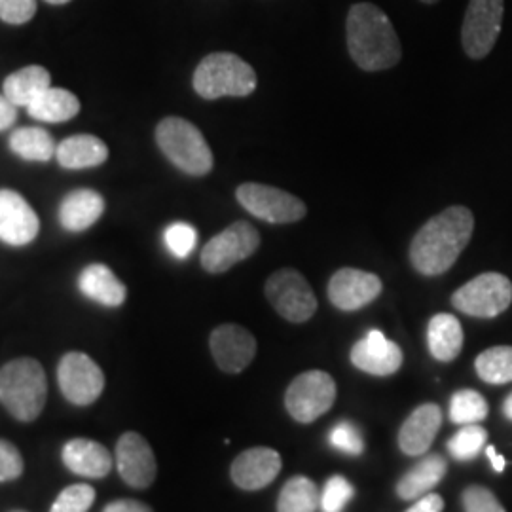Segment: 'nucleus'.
Returning a JSON list of instances; mask_svg holds the SVG:
<instances>
[{"instance_id":"f257e3e1","label":"nucleus","mask_w":512,"mask_h":512,"mask_svg":"<svg viewBox=\"0 0 512 512\" xmlns=\"http://www.w3.org/2000/svg\"><path fill=\"white\" fill-rule=\"evenodd\" d=\"M475 232L471 209L452 205L427 220L410 245V262L423 275L446 274L469 245Z\"/></svg>"},{"instance_id":"f03ea898","label":"nucleus","mask_w":512,"mask_h":512,"mask_svg":"<svg viewBox=\"0 0 512 512\" xmlns=\"http://www.w3.org/2000/svg\"><path fill=\"white\" fill-rule=\"evenodd\" d=\"M346 31L351 59L363 71H387L401 61V40L391 19L378 6L370 2L353 4L349 8Z\"/></svg>"},{"instance_id":"7ed1b4c3","label":"nucleus","mask_w":512,"mask_h":512,"mask_svg":"<svg viewBox=\"0 0 512 512\" xmlns=\"http://www.w3.org/2000/svg\"><path fill=\"white\" fill-rule=\"evenodd\" d=\"M46 395L48 382L37 359L21 357L0 368V403L16 420H37Z\"/></svg>"},{"instance_id":"20e7f679","label":"nucleus","mask_w":512,"mask_h":512,"mask_svg":"<svg viewBox=\"0 0 512 512\" xmlns=\"http://www.w3.org/2000/svg\"><path fill=\"white\" fill-rule=\"evenodd\" d=\"M156 143L165 158L188 175L202 177L213 169V152L202 131L184 118H164L156 128Z\"/></svg>"},{"instance_id":"39448f33","label":"nucleus","mask_w":512,"mask_h":512,"mask_svg":"<svg viewBox=\"0 0 512 512\" xmlns=\"http://www.w3.org/2000/svg\"><path fill=\"white\" fill-rule=\"evenodd\" d=\"M255 88V69L228 52L207 55L194 73V90L211 101L220 97H247Z\"/></svg>"},{"instance_id":"423d86ee","label":"nucleus","mask_w":512,"mask_h":512,"mask_svg":"<svg viewBox=\"0 0 512 512\" xmlns=\"http://www.w3.org/2000/svg\"><path fill=\"white\" fill-rule=\"evenodd\" d=\"M336 395V382L329 372L308 370L296 376L287 387L285 406L298 423H313L329 412Z\"/></svg>"},{"instance_id":"0eeeda50","label":"nucleus","mask_w":512,"mask_h":512,"mask_svg":"<svg viewBox=\"0 0 512 512\" xmlns=\"http://www.w3.org/2000/svg\"><path fill=\"white\" fill-rule=\"evenodd\" d=\"M511 302V279L495 272L478 275L452 296V306L456 310L480 319L501 315L503 311L509 310Z\"/></svg>"},{"instance_id":"6e6552de","label":"nucleus","mask_w":512,"mask_h":512,"mask_svg":"<svg viewBox=\"0 0 512 512\" xmlns=\"http://www.w3.org/2000/svg\"><path fill=\"white\" fill-rule=\"evenodd\" d=\"M264 291L272 308L291 323H306L317 311V298L308 279L293 268L270 275Z\"/></svg>"},{"instance_id":"1a4fd4ad","label":"nucleus","mask_w":512,"mask_h":512,"mask_svg":"<svg viewBox=\"0 0 512 512\" xmlns=\"http://www.w3.org/2000/svg\"><path fill=\"white\" fill-rule=\"evenodd\" d=\"M236 198L245 211L270 224H293L304 219L308 213L306 203L300 198L268 184H241L236 190Z\"/></svg>"},{"instance_id":"9d476101","label":"nucleus","mask_w":512,"mask_h":512,"mask_svg":"<svg viewBox=\"0 0 512 512\" xmlns=\"http://www.w3.org/2000/svg\"><path fill=\"white\" fill-rule=\"evenodd\" d=\"M260 247L255 226L238 220L211 239L202 251V266L209 274H224L238 262L253 256Z\"/></svg>"},{"instance_id":"9b49d317","label":"nucleus","mask_w":512,"mask_h":512,"mask_svg":"<svg viewBox=\"0 0 512 512\" xmlns=\"http://www.w3.org/2000/svg\"><path fill=\"white\" fill-rule=\"evenodd\" d=\"M505 14L503 0H471L461 27L463 50L471 59H482L494 50Z\"/></svg>"},{"instance_id":"f8f14e48","label":"nucleus","mask_w":512,"mask_h":512,"mask_svg":"<svg viewBox=\"0 0 512 512\" xmlns=\"http://www.w3.org/2000/svg\"><path fill=\"white\" fill-rule=\"evenodd\" d=\"M57 382L69 403L88 406L101 397L105 389V374L92 357L73 351L59 361Z\"/></svg>"},{"instance_id":"ddd939ff","label":"nucleus","mask_w":512,"mask_h":512,"mask_svg":"<svg viewBox=\"0 0 512 512\" xmlns=\"http://www.w3.org/2000/svg\"><path fill=\"white\" fill-rule=\"evenodd\" d=\"M384 291L382 279L357 268H342L330 277L329 300L342 311H357L372 304Z\"/></svg>"},{"instance_id":"4468645a","label":"nucleus","mask_w":512,"mask_h":512,"mask_svg":"<svg viewBox=\"0 0 512 512\" xmlns=\"http://www.w3.org/2000/svg\"><path fill=\"white\" fill-rule=\"evenodd\" d=\"M116 465L122 480L135 488L145 490L152 486L158 473L156 456L145 437L139 433H124L116 444Z\"/></svg>"},{"instance_id":"2eb2a0df","label":"nucleus","mask_w":512,"mask_h":512,"mask_svg":"<svg viewBox=\"0 0 512 512\" xmlns=\"http://www.w3.org/2000/svg\"><path fill=\"white\" fill-rule=\"evenodd\" d=\"M211 353L222 372L239 374L253 363L256 355L255 336L239 325H220L209 338Z\"/></svg>"},{"instance_id":"dca6fc26","label":"nucleus","mask_w":512,"mask_h":512,"mask_svg":"<svg viewBox=\"0 0 512 512\" xmlns=\"http://www.w3.org/2000/svg\"><path fill=\"white\" fill-rule=\"evenodd\" d=\"M40 230L37 213L14 190H0V241L23 247L35 241Z\"/></svg>"},{"instance_id":"f3484780","label":"nucleus","mask_w":512,"mask_h":512,"mask_svg":"<svg viewBox=\"0 0 512 512\" xmlns=\"http://www.w3.org/2000/svg\"><path fill=\"white\" fill-rule=\"evenodd\" d=\"M349 359L366 374L391 376L403 366V349L387 340L382 330H370L353 346Z\"/></svg>"},{"instance_id":"a211bd4d","label":"nucleus","mask_w":512,"mask_h":512,"mask_svg":"<svg viewBox=\"0 0 512 512\" xmlns=\"http://www.w3.org/2000/svg\"><path fill=\"white\" fill-rule=\"evenodd\" d=\"M281 465L283 463L277 450L258 446L241 452L238 458L234 459L230 475L234 484L241 490L256 492L274 482L281 473Z\"/></svg>"},{"instance_id":"6ab92c4d","label":"nucleus","mask_w":512,"mask_h":512,"mask_svg":"<svg viewBox=\"0 0 512 512\" xmlns=\"http://www.w3.org/2000/svg\"><path fill=\"white\" fill-rule=\"evenodd\" d=\"M442 425V410L439 404L425 403L418 406L399 431V448L406 456L425 454Z\"/></svg>"},{"instance_id":"aec40b11","label":"nucleus","mask_w":512,"mask_h":512,"mask_svg":"<svg viewBox=\"0 0 512 512\" xmlns=\"http://www.w3.org/2000/svg\"><path fill=\"white\" fill-rule=\"evenodd\" d=\"M61 459L69 471L74 475L86 476V478H103L112 469V456L109 450L88 439L69 440L63 446Z\"/></svg>"},{"instance_id":"412c9836","label":"nucleus","mask_w":512,"mask_h":512,"mask_svg":"<svg viewBox=\"0 0 512 512\" xmlns=\"http://www.w3.org/2000/svg\"><path fill=\"white\" fill-rule=\"evenodd\" d=\"M105 213V200L99 192L82 188L73 190L59 205V222L67 232H84Z\"/></svg>"},{"instance_id":"4be33fe9","label":"nucleus","mask_w":512,"mask_h":512,"mask_svg":"<svg viewBox=\"0 0 512 512\" xmlns=\"http://www.w3.org/2000/svg\"><path fill=\"white\" fill-rule=\"evenodd\" d=\"M78 289L93 302L118 308L126 302V285L105 264H90L78 275Z\"/></svg>"},{"instance_id":"5701e85b","label":"nucleus","mask_w":512,"mask_h":512,"mask_svg":"<svg viewBox=\"0 0 512 512\" xmlns=\"http://www.w3.org/2000/svg\"><path fill=\"white\" fill-rule=\"evenodd\" d=\"M427 346L440 363L454 361L463 349V329L458 317L452 313H437L427 325Z\"/></svg>"},{"instance_id":"b1692460","label":"nucleus","mask_w":512,"mask_h":512,"mask_svg":"<svg viewBox=\"0 0 512 512\" xmlns=\"http://www.w3.org/2000/svg\"><path fill=\"white\" fill-rule=\"evenodd\" d=\"M55 158L65 169H88L105 164L109 148L93 135H73L57 145Z\"/></svg>"},{"instance_id":"393cba45","label":"nucleus","mask_w":512,"mask_h":512,"mask_svg":"<svg viewBox=\"0 0 512 512\" xmlns=\"http://www.w3.org/2000/svg\"><path fill=\"white\" fill-rule=\"evenodd\" d=\"M448 463L439 454H429L418 461L397 484V495L404 501L420 499L421 495L429 494L442 478L446 476Z\"/></svg>"},{"instance_id":"a878e982","label":"nucleus","mask_w":512,"mask_h":512,"mask_svg":"<svg viewBox=\"0 0 512 512\" xmlns=\"http://www.w3.org/2000/svg\"><path fill=\"white\" fill-rule=\"evenodd\" d=\"M50 86H52L50 73L40 65H29L19 69L18 73L10 74L4 80V95L16 107H29L38 95L46 92Z\"/></svg>"},{"instance_id":"bb28decb","label":"nucleus","mask_w":512,"mask_h":512,"mask_svg":"<svg viewBox=\"0 0 512 512\" xmlns=\"http://www.w3.org/2000/svg\"><path fill=\"white\" fill-rule=\"evenodd\" d=\"M27 110L35 120L48 122V124H59V122L71 120L80 112V101L74 93L50 86L46 92L38 95L37 99L27 107Z\"/></svg>"},{"instance_id":"cd10ccee","label":"nucleus","mask_w":512,"mask_h":512,"mask_svg":"<svg viewBox=\"0 0 512 512\" xmlns=\"http://www.w3.org/2000/svg\"><path fill=\"white\" fill-rule=\"evenodd\" d=\"M10 150L27 162H50L57 152L54 137L42 128H19L10 135Z\"/></svg>"},{"instance_id":"c85d7f7f","label":"nucleus","mask_w":512,"mask_h":512,"mask_svg":"<svg viewBox=\"0 0 512 512\" xmlns=\"http://www.w3.org/2000/svg\"><path fill=\"white\" fill-rule=\"evenodd\" d=\"M321 507V494L308 476H293L283 486L277 499V512H317Z\"/></svg>"},{"instance_id":"c756f323","label":"nucleus","mask_w":512,"mask_h":512,"mask_svg":"<svg viewBox=\"0 0 512 512\" xmlns=\"http://www.w3.org/2000/svg\"><path fill=\"white\" fill-rule=\"evenodd\" d=\"M476 374L486 384L512 382V346H495L482 351L475 361Z\"/></svg>"},{"instance_id":"7c9ffc66","label":"nucleus","mask_w":512,"mask_h":512,"mask_svg":"<svg viewBox=\"0 0 512 512\" xmlns=\"http://www.w3.org/2000/svg\"><path fill=\"white\" fill-rule=\"evenodd\" d=\"M488 403L486 399L473 389L456 391L450 401V420L458 425H473L488 418Z\"/></svg>"},{"instance_id":"2f4dec72","label":"nucleus","mask_w":512,"mask_h":512,"mask_svg":"<svg viewBox=\"0 0 512 512\" xmlns=\"http://www.w3.org/2000/svg\"><path fill=\"white\" fill-rule=\"evenodd\" d=\"M488 431L478 423L463 425L458 433L448 440V452L458 461L475 459L486 446Z\"/></svg>"},{"instance_id":"473e14b6","label":"nucleus","mask_w":512,"mask_h":512,"mask_svg":"<svg viewBox=\"0 0 512 512\" xmlns=\"http://www.w3.org/2000/svg\"><path fill=\"white\" fill-rule=\"evenodd\" d=\"M164 241L175 258H188L198 245V232L188 222H173L165 230Z\"/></svg>"},{"instance_id":"72a5a7b5","label":"nucleus","mask_w":512,"mask_h":512,"mask_svg":"<svg viewBox=\"0 0 512 512\" xmlns=\"http://www.w3.org/2000/svg\"><path fill=\"white\" fill-rule=\"evenodd\" d=\"M95 501V490L88 484H74L57 495L50 512H88Z\"/></svg>"},{"instance_id":"f704fd0d","label":"nucleus","mask_w":512,"mask_h":512,"mask_svg":"<svg viewBox=\"0 0 512 512\" xmlns=\"http://www.w3.org/2000/svg\"><path fill=\"white\" fill-rule=\"evenodd\" d=\"M353 486L348 478L336 475L327 480L323 494H321V511L342 512L348 507L349 501L353 499Z\"/></svg>"},{"instance_id":"c9c22d12","label":"nucleus","mask_w":512,"mask_h":512,"mask_svg":"<svg viewBox=\"0 0 512 512\" xmlns=\"http://www.w3.org/2000/svg\"><path fill=\"white\" fill-rule=\"evenodd\" d=\"M330 444L348 456H361L365 450V440L361 431L351 421H340L330 429Z\"/></svg>"},{"instance_id":"e433bc0d","label":"nucleus","mask_w":512,"mask_h":512,"mask_svg":"<svg viewBox=\"0 0 512 512\" xmlns=\"http://www.w3.org/2000/svg\"><path fill=\"white\" fill-rule=\"evenodd\" d=\"M465 512H507L488 488L469 486L461 495Z\"/></svg>"},{"instance_id":"4c0bfd02","label":"nucleus","mask_w":512,"mask_h":512,"mask_svg":"<svg viewBox=\"0 0 512 512\" xmlns=\"http://www.w3.org/2000/svg\"><path fill=\"white\" fill-rule=\"evenodd\" d=\"M37 14V0H0V19L10 25H23Z\"/></svg>"},{"instance_id":"58836bf2","label":"nucleus","mask_w":512,"mask_h":512,"mask_svg":"<svg viewBox=\"0 0 512 512\" xmlns=\"http://www.w3.org/2000/svg\"><path fill=\"white\" fill-rule=\"evenodd\" d=\"M23 473V458L8 440H0V482L16 480Z\"/></svg>"},{"instance_id":"ea45409f","label":"nucleus","mask_w":512,"mask_h":512,"mask_svg":"<svg viewBox=\"0 0 512 512\" xmlns=\"http://www.w3.org/2000/svg\"><path fill=\"white\" fill-rule=\"evenodd\" d=\"M16 120H18V107L6 95H0V131L12 128Z\"/></svg>"},{"instance_id":"a19ab883","label":"nucleus","mask_w":512,"mask_h":512,"mask_svg":"<svg viewBox=\"0 0 512 512\" xmlns=\"http://www.w3.org/2000/svg\"><path fill=\"white\" fill-rule=\"evenodd\" d=\"M444 511V501L437 494L421 495L420 499L406 512H442Z\"/></svg>"},{"instance_id":"79ce46f5","label":"nucleus","mask_w":512,"mask_h":512,"mask_svg":"<svg viewBox=\"0 0 512 512\" xmlns=\"http://www.w3.org/2000/svg\"><path fill=\"white\" fill-rule=\"evenodd\" d=\"M103 512H154L148 505L135 499H118L109 503Z\"/></svg>"},{"instance_id":"37998d69","label":"nucleus","mask_w":512,"mask_h":512,"mask_svg":"<svg viewBox=\"0 0 512 512\" xmlns=\"http://www.w3.org/2000/svg\"><path fill=\"white\" fill-rule=\"evenodd\" d=\"M486 456L488 459L492 461V467H494L495 473H503L505 471V465H507V459L503 458V456H499L497 454V450H495V446H488L486 448Z\"/></svg>"},{"instance_id":"c03bdc74","label":"nucleus","mask_w":512,"mask_h":512,"mask_svg":"<svg viewBox=\"0 0 512 512\" xmlns=\"http://www.w3.org/2000/svg\"><path fill=\"white\" fill-rule=\"evenodd\" d=\"M503 414H505V418H509L512 421V393L503 403Z\"/></svg>"},{"instance_id":"a18cd8bd","label":"nucleus","mask_w":512,"mask_h":512,"mask_svg":"<svg viewBox=\"0 0 512 512\" xmlns=\"http://www.w3.org/2000/svg\"><path fill=\"white\" fill-rule=\"evenodd\" d=\"M48 4H67V2H71V0H46Z\"/></svg>"},{"instance_id":"49530a36","label":"nucleus","mask_w":512,"mask_h":512,"mask_svg":"<svg viewBox=\"0 0 512 512\" xmlns=\"http://www.w3.org/2000/svg\"><path fill=\"white\" fill-rule=\"evenodd\" d=\"M421 2H425V4H435V2H439V0H421Z\"/></svg>"},{"instance_id":"de8ad7c7","label":"nucleus","mask_w":512,"mask_h":512,"mask_svg":"<svg viewBox=\"0 0 512 512\" xmlns=\"http://www.w3.org/2000/svg\"><path fill=\"white\" fill-rule=\"evenodd\" d=\"M14 512H23V511H14Z\"/></svg>"}]
</instances>
